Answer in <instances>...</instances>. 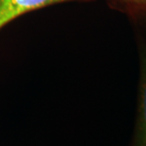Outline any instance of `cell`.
Instances as JSON below:
<instances>
[{
    "label": "cell",
    "instance_id": "1",
    "mask_svg": "<svg viewBox=\"0 0 146 146\" xmlns=\"http://www.w3.org/2000/svg\"><path fill=\"white\" fill-rule=\"evenodd\" d=\"M68 1L73 0H0V30L28 13Z\"/></svg>",
    "mask_w": 146,
    "mask_h": 146
},
{
    "label": "cell",
    "instance_id": "2",
    "mask_svg": "<svg viewBox=\"0 0 146 146\" xmlns=\"http://www.w3.org/2000/svg\"><path fill=\"white\" fill-rule=\"evenodd\" d=\"M133 146H146V58L142 62L138 117Z\"/></svg>",
    "mask_w": 146,
    "mask_h": 146
},
{
    "label": "cell",
    "instance_id": "3",
    "mask_svg": "<svg viewBox=\"0 0 146 146\" xmlns=\"http://www.w3.org/2000/svg\"><path fill=\"white\" fill-rule=\"evenodd\" d=\"M125 5L135 8H146V0H119Z\"/></svg>",
    "mask_w": 146,
    "mask_h": 146
}]
</instances>
